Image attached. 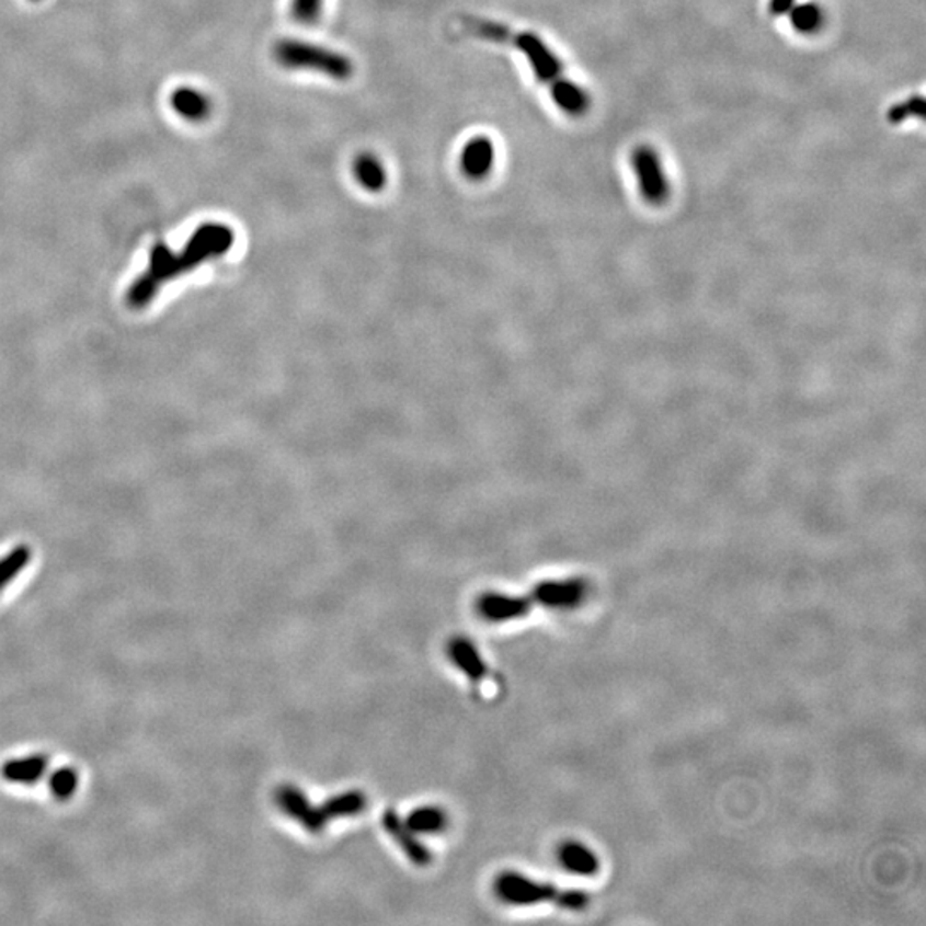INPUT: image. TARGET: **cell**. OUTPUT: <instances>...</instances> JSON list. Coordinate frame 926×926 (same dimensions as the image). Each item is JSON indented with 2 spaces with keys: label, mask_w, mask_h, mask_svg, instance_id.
<instances>
[{
  "label": "cell",
  "mask_w": 926,
  "mask_h": 926,
  "mask_svg": "<svg viewBox=\"0 0 926 926\" xmlns=\"http://www.w3.org/2000/svg\"><path fill=\"white\" fill-rule=\"evenodd\" d=\"M324 0H290V14L302 26L318 23L323 12Z\"/></svg>",
  "instance_id": "7402d4cb"
},
{
  "label": "cell",
  "mask_w": 926,
  "mask_h": 926,
  "mask_svg": "<svg viewBox=\"0 0 926 926\" xmlns=\"http://www.w3.org/2000/svg\"><path fill=\"white\" fill-rule=\"evenodd\" d=\"M911 117L925 118V99L923 96H913L906 102L898 103L889 111V121L892 124H903Z\"/></svg>",
  "instance_id": "603a6c76"
},
{
  "label": "cell",
  "mask_w": 926,
  "mask_h": 926,
  "mask_svg": "<svg viewBox=\"0 0 926 926\" xmlns=\"http://www.w3.org/2000/svg\"><path fill=\"white\" fill-rule=\"evenodd\" d=\"M496 162L494 142L488 136L469 139L460 155L461 174L470 181H484L493 172Z\"/></svg>",
  "instance_id": "30bf717a"
},
{
  "label": "cell",
  "mask_w": 926,
  "mask_h": 926,
  "mask_svg": "<svg viewBox=\"0 0 926 926\" xmlns=\"http://www.w3.org/2000/svg\"><path fill=\"white\" fill-rule=\"evenodd\" d=\"M233 242L236 233L229 225L208 221L194 230L181 253H172L165 244L155 245L147 272L138 276L127 290V304L130 308H145L170 278L174 281L206 261L224 256L232 249Z\"/></svg>",
  "instance_id": "6da1fadb"
},
{
  "label": "cell",
  "mask_w": 926,
  "mask_h": 926,
  "mask_svg": "<svg viewBox=\"0 0 926 926\" xmlns=\"http://www.w3.org/2000/svg\"><path fill=\"white\" fill-rule=\"evenodd\" d=\"M631 167L639 181V191L649 205L659 206L670 197V182L664 175L663 163L658 151L651 147H639L631 155Z\"/></svg>",
  "instance_id": "277c9868"
},
{
  "label": "cell",
  "mask_w": 926,
  "mask_h": 926,
  "mask_svg": "<svg viewBox=\"0 0 926 926\" xmlns=\"http://www.w3.org/2000/svg\"><path fill=\"white\" fill-rule=\"evenodd\" d=\"M510 44L515 45L518 50L527 57L534 75L540 83L551 84L556 79L563 76V66L555 52L536 35V33H510Z\"/></svg>",
  "instance_id": "8992f818"
},
{
  "label": "cell",
  "mask_w": 926,
  "mask_h": 926,
  "mask_svg": "<svg viewBox=\"0 0 926 926\" xmlns=\"http://www.w3.org/2000/svg\"><path fill=\"white\" fill-rule=\"evenodd\" d=\"M403 822L418 836L419 834H438L448 824V816L439 807H421V809L412 810Z\"/></svg>",
  "instance_id": "ac0fdd59"
},
{
  "label": "cell",
  "mask_w": 926,
  "mask_h": 926,
  "mask_svg": "<svg viewBox=\"0 0 926 926\" xmlns=\"http://www.w3.org/2000/svg\"><path fill=\"white\" fill-rule=\"evenodd\" d=\"M794 2H797V0H770V14H773V16H785V14H788V12L791 11Z\"/></svg>",
  "instance_id": "cb8c5ba5"
},
{
  "label": "cell",
  "mask_w": 926,
  "mask_h": 926,
  "mask_svg": "<svg viewBox=\"0 0 926 926\" xmlns=\"http://www.w3.org/2000/svg\"><path fill=\"white\" fill-rule=\"evenodd\" d=\"M558 859L561 867L573 876L594 877L601 870L599 856L579 841L563 843V846L558 849Z\"/></svg>",
  "instance_id": "5bb4252c"
},
{
  "label": "cell",
  "mask_w": 926,
  "mask_h": 926,
  "mask_svg": "<svg viewBox=\"0 0 926 926\" xmlns=\"http://www.w3.org/2000/svg\"><path fill=\"white\" fill-rule=\"evenodd\" d=\"M275 803L285 815L296 820L297 824L309 834H320L330 824L321 807H315L306 797V792L297 786H278L275 791Z\"/></svg>",
  "instance_id": "5b68a950"
},
{
  "label": "cell",
  "mask_w": 926,
  "mask_h": 926,
  "mask_svg": "<svg viewBox=\"0 0 926 926\" xmlns=\"http://www.w3.org/2000/svg\"><path fill=\"white\" fill-rule=\"evenodd\" d=\"M50 770V757L45 753H33L24 757L9 758L0 765V777L16 786H35Z\"/></svg>",
  "instance_id": "8fae6325"
},
{
  "label": "cell",
  "mask_w": 926,
  "mask_h": 926,
  "mask_svg": "<svg viewBox=\"0 0 926 926\" xmlns=\"http://www.w3.org/2000/svg\"><path fill=\"white\" fill-rule=\"evenodd\" d=\"M33 2H36V0H33Z\"/></svg>",
  "instance_id": "d4e9b609"
},
{
  "label": "cell",
  "mask_w": 926,
  "mask_h": 926,
  "mask_svg": "<svg viewBox=\"0 0 926 926\" xmlns=\"http://www.w3.org/2000/svg\"><path fill=\"white\" fill-rule=\"evenodd\" d=\"M170 105L187 123H203L214 111L208 95L193 87L178 88L170 96Z\"/></svg>",
  "instance_id": "4fadbf2b"
},
{
  "label": "cell",
  "mask_w": 926,
  "mask_h": 926,
  "mask_svg": "<svg viewBox=\"0 0 926 926\" xmlns=\"http://www.w3.org/2000/svg\"><path fill=\"white\" fill-rule=\"evenodd\" d=\"M549 88H551L552 102L564 114L579 117V115L587 112L591 100H588L587 91L584 88L573 83L570 79L563 78V76L556 79L555 83L549 84Z\"/></svg>",
  "instance_id": "9a60e30c"
},
{
  "label": "cell",
  "mask_w": 926,
  "mask_h": 926,
  "mask_svg": "<svg viewBox=\"0 0 926 926\" xmlns=\"http://www.w3.org/2000/svg\"><path fill=\"white\" fill-rule=\"evenodd\" d=\"M382 827L387 831L388 836L399 844V848L405 853L407 858L418 867H427L433 861V855L430 849L418 839V834L410 831L403 822L402 816L395 812L393 809H388L382 813Z\"/></svg>",
  "instance_id": "9c48e42d"
},
{
  "label": "cell",
  "mask_w": 926,
  "mask_h": 926,
  "mask_svg": "<svg viewBox=\"0 0 926 926\" xmlns=\"http://www.w3.org/2000/svg\"><path fill=\"white\" fill-rule=\"evenodd\" d=\"M32 556L30 546L20 545L0 558V592L8 588L26 570L32 563Z\"/></svg>",
  "instance_id": "d6986e66"
},
{
  "label": "cell",
  "mask_w": 926,
  "mask_h": 926,
  "mask_svg": "<svg viewBox=\"0 0 926 926\" xmlns=\"http://www.w3.org/2000/svg\"><path fill=\"white\" fill-rule=\"evenodd\" d=\"M354 178L363 190L369 193H381L388 184L387 169L375 153L364 151L354 160Z\"/></svg>",
  "instance_id": "2e32d148"
},
{
  "label": "cell",
  "mask_w": 926,
  "mask_h": 926,
  "mask_svg": "<svg viewBox=\"0 0 926 926\" xmlns=\"http://www.w3.org/2000/svg\"><path fill=\"white\" fill-rule=\"evenodd\" d=\"M498 899L510 906H537L552 904L563 910L582 911L591 904V895L584 891H568L548 882L530 879L517 871H505L494 880Z\"/></svg>",
  "instance_id": "7a4b0ae2"
},
{
  "label": "cell",
  "mask_w": 926,
  "mask_h": 926,
  "mask_svg": "<svg viewBox=\"0 0 926 926\" xmlns=\"http://www.w3.org/2000/svg\"><path fill=\"white\" fill-rule=\"evenodd\" d=\"M476 606L481 618L489 624H508L530 615L536 603L530 594L513 595L489 591L481 594Z\"/></svg>",
  "instance_id": "52a82bcc"
},
{
  "label": "cell",
  "mask_w": 926,
  "mask_h": 926,
  "mask_svg": "<svg viewBox=\"0 0 926 926\" xmlns=\"http://www.w3.org/2000/svg\"><path fill=\"white\" fill-rule=\"evenodd\" d=\"M273 57L282 68L318 72L335 81H347L354 75V62L347 56L304 39L285 38L276 42Z\"/></svg>",
  "instance_id": "3957f363"
},
{
  "label": "cell",
  "mask_w": 926,
  "mask_h": 926,
  "mask_svg": "<svg viewBox=\"0 0 926 926\" xmlns=\"http://www.w3.org/2000/svg\"><path fill=\"white\" fill-rule=\"evenodd\" d=\"M448 658L457 670L466 674L472 685H481L491 678V670L482 659L478 647L466 637H455L454 640H449Z\"/></svg>",
  "instance_id": "7c38bea8"
},
{
  "label": "cell",
  "mask_w": 926,
  "mask_h": 926,
  "mask_svg": "<svg viewBox=\"0 0 926 926\" xmlns=\"http://www.w3.org/2000/svg\"><path fill=\"white\" fill-rule=\"evenodd\" d=\"M788 14L792 28L797 30V32L804 33V35L816 32L824 24V11L820 9L819 4H813V2L792 5Z\"/></svg>",
  "instance_id": "44dd1931"
},
{
  "label": "cell",
  "mask_w": 926,
  "mask_h": 926,
  "mask_svg": "<svg viewBox=\"0 0 926 926\" xmlns=\"http://www.w3.org/2000/svg\"><path fill=\"white\" fill-rule=\"evenodd\" d=\"M588 584L584 579L545 580L533 588L536 606L548 609H573L587 597Z\"/></svg>",
  "instance_id": "ba28073f"
},
{
  "label": "cell",
  "mask_w": 926,
  "mask_h": 926,
  "mask_svg": "<svg viewBox=\"0 0 926 926\" xmlns=\"http://www.w3.org/2000/svg\"><path fill=\"white\" fill-rule=\"evenodd\" d=\"M48 791L54 800L66 803L72 800L79 788V773L71 765H64L56 770H48Z\"/></svg>",
  "instance_id": "ffe728a7"
},
{
  "label": "cell",
  "mask_w": 926,
  "mask_h": 926,
  "mask_svg": "<svg viewBox=\"0 0 926 926\" xmlns=\"http://www.w3.org/2000/svg\"><path fill=\"white\" fill-rule=\"evenodd\" d=\"M366 794L359 789H351V791H343L335 797L328 798L321 804V810H323L328 822H332V820L343 819V816L359 815L366 809Z\"/></svg>",
  "instance_id": "e0dca14e"
}]
</instances>
